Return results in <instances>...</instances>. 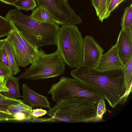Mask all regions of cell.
I'll use <instances>...</instances> for the list:
<instances>
[{
    "label": "cell",
    "instance_id": "603a6c76",
    "mask_svg": "<svg viewBox=\"0 0 132 132\" xmlns=\"http://www.w3.org/2000/svg\"><path fill=\"white\" fill-rule=\"evenodd\" d=\"M107 0H100L96 14L99 20L102 22L106 10Z\"/></svg>",
    "mask_w": 132,
    "mask_h": 132
},
{
    "label": "cell",
    "instance_id": "1f68e13d",
    "mask_svg": "<svg viewBox=\"0 0 132 132\" xmlns=\"http://www.w3.org/2000/svg\"><path fill=\"white\" fill-rule=\"evenodd\" d=\"M31 120L34 122H55L58 121L52 117L50 118H40L39 117L31 119Z\"/></svg>",
    "mask_w": 132,
    "mask_h": 132
},
{
    "label": "cell",
    "instance_id": "5bb4252c",
    "mask_svg": "<svg viewBox=\"0 0 132 132\" xmlns=\"http://www.w3.org/2000/svg\"><path fill=\"white\" fill-rule=\"evenodd\" d=\"M10 22L13 27L12 31L27 51L34 59L39 50V47L32 45L23 36L21 32L11 22Z\"/></svg>",
    "mask_w": 132,
    "mask_h": 132
},
{
    "label": "cell",
    "instance_id": "4316f807",
    "mask_svg": "<svg viewBox=\"0 0 132 132\" xmlns=\"http://www.w3.org/2000/svg\"><path fill=\"white\" fill-rule=\"evenodd\" d=\"M0 64L9 69L7 56L4 45L0 49Z\"/></svg>",
    "mask_w": 132,
    "mask_h": 132
},
{
    "label": "cell",
    "instance_id": "f1b7e54d",
    "mask_svg": "<svg viewBox=\"0 0 132 132\" xmlns=\"http://www.w3.org/2000/svg\"><path fill=\"white\" fill-rule=\"evenodd\" d=\"M12 73L9 68L0 64V76H3L6 77Z\"/></svg>",
    "mask_w": 132,
    "mask_h": 132
},
{
    "label": "cell",
    "instance_id": "cb8c5ba5",
    "mask_svg": "<svg viewBox=\"0 0 132 132\" xmlns=\"http://www.w3.org/2000/svg\"><path fill=\"white\" fill-rule=\"evenodd\" d=\"M106 111L104 99L100 100L97 104L96 119H101Z\"/></svg>",
    "mask_w": 132,
    "mask_h": 132
},
{
    "label": "cell",
    "instance_id": "5b68a950",
    "mask_svg": "<svg viewBox=\"0 0 132 132\" xmlns=\"http://www.w3.org/2000/svg\"><path fill=\"white\" fill-rule=\"evenodd\" d=\"M30 67L18 77L19 79L33 80L54 78L62 75L66 63L57 50L46 54L39 50Z\"/></svg>",
    "mask_w": 132,
    "mask_h": 132
},
{
    "label": "cell",
    "instance_id": "e575fe53",
    "mask_svg": "<svg viewBox=\"0 0 132 132\" xmlns=\"http://www.w3.org/2000/svg\"><path fill=\"white\" fill-rule=\"evenodd\" d=\"M5 40L6 38L3 39H0V49L3 46Z\"/></svg>",
    "mask_w": 132,
    "mask_h": 132
},
{
    "label": "cell",
    "instance_id": "8992f818",
    "mask_svg": "<svg viewBox=\"0 0 132 132\" xmlns=\"http://www.w3.org/2000/svg\"><path fill=\"white\" fill-rule=\"evenodd\" d=\"M54 101L71 98L88 100L97 104L103 99L95 90L75 78L62 76L53 84L48 92Z\"/></svg>",
    "mask_w": 132,
    "mask_h": 132
},
{
    "label": "cell",
    "instance_id": "d6a6232c",
    "mask_svg": "<svg viewBox=\"0 0 132 132\" xmlns=\"http://www.w3.org/2000/svg\"><path fill=\"white\" fill-rule=\"evenodd\" d=\"M100 0H91L92 5L94 7L96 12L98 9Z\"/></svg>",
    "mask_w": 132,
    "mask_h": 132
},
{
    "label": "cell",
    "instance_id": "ac0fdd59",
    "mask_svg": "<svg viewBox=\"0 0 132 132\" xmlns=\"http://www.w3.org/2000/svg\"><path fill=\"white\" fill-rule=\"evenodd\" d=\"M126 83L129 93L131 92L132 80V57L124 66L123 69Z\"/></svg>",
    "mask_w": 132,
    "mask_h": 132
},
{
    "label": "cell",
    "instance_id": "7c38bea8",
    "mask_svg": "<svg viewBox=\"0 0 132 132\" xmlns=\"http://www.w3.org/2000/svg\"><path fill=\"white\" fill-rule=\"evenodd\" d=\"M23 102L32 108L37 107L51 108L50 103L46 97L38 94L30 89L26 84L22 85Z\"/></svg>",
    "mask_w": 132,
    "mask_h": 132
},
{
    "label": "cell",
    "instance_id": "7402d4cb",
    "mask_svg": "<svg viewBox=\"0 0 132 132\" xmlns=\"http://www.w3.org/2000/svg\"><path fill=\"white\" fill-rule=\"evenodd\" d=\"M11 105L20 112L26 114L28 116V119H29L30 115L32 112V108L25 104L23 101Z\"/></svg>",
    "mask_w": 132,
    "mask_h": 132
},
{
    "label": "cell",
    "instance_id": "277c9868",
    "mask_svg": "<svg viewBox=\"0 0 132 132\" xmlns=\"http://www.w3.org/2000/svg\"><path fill=\"white\" fill-rule=\"evenodd\" d=\"M56 45L64 62L70 68L77 67L81 64L83 55V38L76 25H65L60 27Z\"/></svg>",
    "mask_w": 132,
    "mask_h": 132
},
{
    "label": "cell",
    "instance_id": "f546056e",
    "mask_svg": "<svg viewBox=\"0 0 132 132\" xmlns=\"http://www.w3.org/2000/svg\"><path fill=\"white\" fill-rule=\"evenodd\" d=\"M9 89L6 85L5 77L0 76V92H8Z\"/></svg>",
    "mask_w": 132,
    "mask_h": 132
},
{
    "label": "cell",
    "instance_id": "2e32d148",
    "mask_svg": "<svg viewBox=\"0 0 132 132\" xmlns=\"http://www.w3.org/2000/svg\"><path fill=\"white\" fill-rule=\"evenodd\" d=\"M4 46L7 56L9 69L14 75H16L19 72L20 70L16 62L13 50L6 38Z\"/></svg>",
    "mask_w": 132,
    "mask_h": 132
},
{
    "label": "cell",
    "instance_id": "83f0119b",
    "mask_svg": "<svg viewBox=\"0 0 132 132\" xmlns=\"http://www.w3.org/2000/svg\"><path fill=\"white\" fill-rule=\"evenodd\" d=\"M47 111L41 109H32V112L30 115L29 119L38 118L46 114Z\"/></svg>",
    "mask_w": 132,
    "mask_h": 132
},
{
    "label": "cell",
    "instance_id": "ffe728a7",
    "mask_svg": "<svg viewBox=\"0 0 132 132\" xmlns=\"http://www.w3.org/2000/svg\"><path fill=\"white\" fill-rule=\"evenodd\" d=\"M12 29L13 27L10 22L0 15V38L7 37Z\"/></svg>",
    "mask_w": 132,
    "mask_h": 132
},
{
    "label": "cell",
    "instance_id": "8fae6325",
    "mask_svg": "<svg viewBox=\"0 0 132 132\" xmlns=\"http://www.w3.org/2000/svg\"><path fill=\"white\" fill-rule=\"evenodd\" d=\"M6 38L12 47L19 66L24 67L32 63L34 59L27 51L12 31Z\"/></svg>",
    "mask_w": 132,
    "mask_h": 132
},
{
    "label": "cell",
    "instance_id": "30bf717a",
    "mask_svg": "<svg viewBox=\"0 0 132 132\" xmlns=\"http://www.w3.org/2000/svg\"><path fill=\"white\" fill-rule=\"evenodd\" d=\"M123 68L116 44L106 52L102 54L97 65L94 69L98 71H104Z\"/></svg>",
    "mask_w": 132,
    "mask_h": 132
},
{
    "label": "cell",
    "instance_id": "836d02e7",
    "mask_svg": "<svg viewBox=\"0 0 132 132\" xmlns=\"http://www.w3.org/2000/svg\"><path fill=\"white\" fill-rule=\"evenodd\" d=\"M18 0H0V1L3 3L10 5H12Z\"/></svg>",
    "mask_w": 132,
    "mask_h": 132
},
{
    "label": "cell",
    "instance_id": "9a60e30c",
    "mask_svg": "<svg viewBox=\"0 0 132 132\" xmlns=\"http://www.w3.org/2000/svg\"><path fill=\"white\" fill-rule=\"evenodd\" d=\"M32 10L30 16L33 19L42 22L58 24L55 20L44 8L38 7Z\"/></svg>",
    "mask_w": 132,
    "mask_h": 132
},
{
    "label": "cell",
    "instance_id": "44dd1931",
    "mask_svg": "<svg viewBox=\"0 0 132 132\" xmlns=\"http://www.w3.org/2000/svg\"><path fill=\"white\" fill-rule=\"evenodd\" d=\"M132 4H131L125 9L121 18V26L123 29L132 25Z\"/></svg>",
    "mask_w": 132,
    "mask_h": 132
},
{
    "label": "cell",
    "instance_id": "52a82bcc",
    "mask_svg": "<svg viewBox=\"0 0 132 132\" xmlns=\"http://www.w3.org/2000/svg\"><path fill=\"white\" fill-rule=\"evenodd\" d=\"M36 0L38 7L45 9L59 25H76L82 22L80 16L71 8L67 0Z\"/></svg>",
    "mask_w": 132,
    "mask_h": 132
},
{
    "label": "cell",
    "instance_id": "ba28073f",
    "mask_svg": "<svg viewBox=\"0 0 132 132\" xmlns=\"http://www.w3.org/2000/svg\"><path fill=\"white\" fill-rule=\"evenodd\" d=\"M83 55L81 65L94 69L97 65L104 50L92 36H87L83 38Z\"/></svg>",
    "mask_w": 132,
    "mask_h": 132
},
{
    "label": "cell",
    "instance_id": "4fadbf2b",
    "mask_svg": "<svg viewBox=\"0 0 132 132\" xmlns=\"http://www.w3.org/2000/svg\"><path fill=\"white\" fill-rule=\"evenodd\" d=\"M5 78L6 85L9 90L8 92H2V94L7 97L13 99L22 97L19 91V78L14 77L12 73Z\"/></svg>",
    "mask_w": 132,
    "mask_h": 132
},
{
    "label": "cell",
    "instance_id": "e0dca14e",
    "mask_svg": "<svg viewBox=\"0 0 132 132\" xmlns=\"http://www.w3.org/2000/svg\"><path fill=\"white\" fill-rule=\"evenodd\" d=\"M19 112L11 105H0V121L14 120V114Z\"/></svg>",
    "mask_w": 132,
    "mask_h": 132
},
{
    "label": "cell",
    "instance_id": "d6986e66",
    "mask_svg": "<svg viewBox=\"0 0 132 132\" xmlns=\"http://www.w3.org/2000/svg\"><path fill=\"white\" fill-rule=\"evenodd\" d=\"M13 5L18 9L27 11L33 10L37 6L35 0H18Z\"/></svg>",
    "mask_w": 132,
    "mask_h": 132
},
{
    "label": "cell",
    "instance_id": "6da1fadb",
    "mask_svg": "<svg viewBox=\"0 0 132 132\" xmlns=\"http://www.w3.org/2000/svg\"><path fill=\"white\" fill-rule=\"evenodd\" d=\"M70 74L99 93L113 108L127 101L129 93L123 69L100 71L80 65Z\"/></svg>",
    "mask_w": 132,
    "mask_h": 132
},
{
    "label": "cell",
    "instance_id": "4dcf8cb0",
    "mask_svg": "<svg viewBox=\"0 0 132 132\" xmlns=\"http://www.w3.org/2000/svg\"><path fill=\"white\" fill-rule=\"evenodd\" d=\"M13 118L14 120H23L28 119V116L24 113L19 112L15 113Z\"/></svg>",
    "mask_w": 132,
    "mask_h": 132
},
{
    "label": "cell",
    "instance_id": "9c48e42d",
    "mask_svg": "<svg viewBox=\"0 0 132 132\" xmlns=\"http://www.w3.org/2000/svg\"><path fill=\"white\" fill-rule=\"evenodd\" d=\"M116 44L119 57L124 66L132 57V25L121 29Z\"/></svg>",
    "mask_w": 132,
    "mask_h": 132
},
{
    "label": "cell",
    "instance_id": "d590c367",
    "mask_svg": "<svg viewBox=\"0 0 132 132\" xmlns=\"http://www.w3.org/2000/svg\"><path fill=\"white\" fill-rule=\"evenodd\" d=\"M111 0H107V3H106V10L110 4V1Z\"/></svg>",
    "mask_w": 132,
    "mask_h": 132
},
{
    "label": "cell",
    "instance_id": "d4e9b609",
    "mask_svg": "<svg viewBox=\"0 0 132 132\" xmlns=\"http://www.w3.org/2000/svg\"><path fill=\"white\" fill-rule=\"evenodd\" d=\"M125 0H111L106 10L104 20L108 18L111 13L121 3Z\"/></svg>",
    "mask_w": 132,
    "mask_h": 132
},
{
    "label": "cell",
    "instance_id": "484cf974",
    "mask_svg": "<svg viewBox=\"0 0 132 132\" xmlns=\"http://www.w3.org/2000/svg\"><path fill=\"white\" fill-rule=\"evenodd\" d=\"M22 101L19 99H13L6 97L0 92V105H10Z\"/></svg>",
    "mask_w": 132,
    "mask_h": 132
},
{
    "label": "cell",
    "instance_id": "7a4b0ae2",
    "mask_svg": "<svg viewBox=\"0 0 132 132\" xmlns=\"http://www.w3.org/2000/svg\"><path fill=\"white\" fill-rule=\"evenodd\" d=\"M4 17L19 29L33 46L39 47L56 45L59 24L39 21L17 9L9 10Z\"/></svg>",
    "mask_w": 132,
    "mask_h": 132
},
{
    "label": "cell",
    "instance_id": "3957f363",
    "mask_svg": "<svg viewBox=\"0 0 132 132\" xmlns=\"http://www.w3.org/2000/svg\"><path fill=\"white\" fill-rule=\"evenodd\" d=\"M46 114L58 121L75 123L87 122L96 119L95 104L88 100L71 98L56 101Z\"/></svg>",
    "mask_w": 132,
    "mask_h": 132
}]
</instances>
